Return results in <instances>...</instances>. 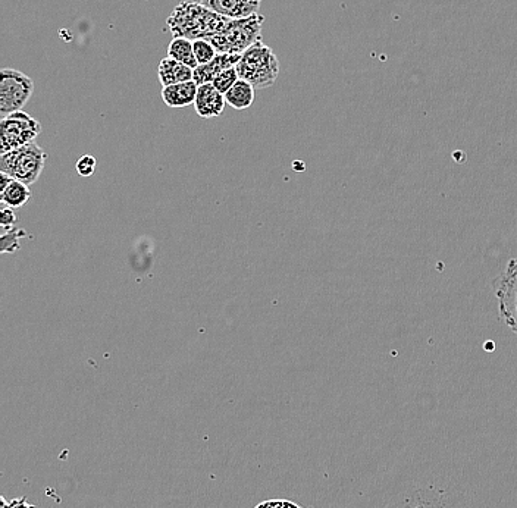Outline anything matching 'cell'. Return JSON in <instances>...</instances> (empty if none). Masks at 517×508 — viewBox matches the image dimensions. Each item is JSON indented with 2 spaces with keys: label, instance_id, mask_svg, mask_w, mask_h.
<instances>
[{
  "label": "cell",
  "instance_id": "cell-1",
  "mask_svg": "<svg viewBox=\"0 0 517 508\" xmlns=\"http://www.w3.org/2000/svg\"><path fill=\"white\" fill-rule=\"evenodd\" d=\"M227 18L206 8L202 3L183 2L175 6L166 21L169 33L174 37L191 40H209L221 30Z\"/></svg>",
  "mask_w": 517,
  "mask_h": 508
},
{
  "label": "cell",
  "instance_id": "cell-2",
  "mask_svg": "<svg viewBox=\"0 0 517 508\" xmlns=\"http://www.w3.org/2000/svg\"><path fill=\"white\" fill-rule=\"evenodd\" d=\"M265 18L256 14L243 20H230L227 18L221 30L209 39L218 53H230L241 55L249 47L262 42V25Z\"/></svg>",
  "mask_w": 517,
  "mask_h": 508
},
{
  "label": "cell",
  "instance_id": "cell-3",
  "mask_svg": "<svg viewBox=\"0 0 517 508\" xmlns=\"http://www.w3.org/2000/svg\"><path fill=\"white\" fill-rule=\"evenodd\" d=\"M235 70L241 80L249 81L255 89H268L280 75V61L271 47L258 42L241 53Z\"/></svg>",
  "mask_w": 517,
  "mask_h": 508
},
{
  "label": "cell",
  "instance_id": "cell-4",
  "mask_svg": "<svg viewBox=\"0 0 517 508\" xmlns=\"http://www.w3.org/2000/svg\"><path fill=\"white\" fill-rule=\"evenodd\" d=\"M47 153L39 144L31 143L0 156V172L11 175L30 187L36 184L45 169Z\"/></svg>",
  "mask_w": 517,
  "mask_h": 508
},
{
  "label": "cell",
  "instance_id": "cell-5",
  "mask_svg": "<svg viewBox=\"0 0 517 508\" xmlns=\"http://www.w3.org/2000/svg\"><path fill=\"white\" fill-rule=\"evenodd\" d=\"M42 124L24 111L3 116L0 122V153L12 152L27 144L36 143Z\"/></svg>",
  "mask_w": 517,
  "mask_h": 508
},
{
  "label": "cell",
  "instance_id": "cell-6",
  "mask_svg": "<svg viewBox=\"0 0 517 508\" xmlns=\"http://www.w3.org/2000/svg\"><path fill=\"white\" fill-rule=\"evenodd\" d=\"M33 92L34 83L28 75L3 68L0 72V114L8 116L23 111Z\"/></svg>",
  "mask_w": 517,
  "mask_h": 508
},
{
  "label": "cell",
  "instance_id": "cell-7",
  "mask_svg": "<svg viewBox=\"0 0 517 508\" xmlns=\"http://www.w3.org/2000/svg\"><path fill=\"white\" fill-rule=\"evenodd\" d=\"M495 297L498 300L500 316L517 335V277L509 269H504L494 282Z\"/></svg>",
  "mask_w": 517,
  "mask_h": 508
},
{
  "label": "cell",
  "instance_id": "cell-8",
  "mask_svg": "<svg viewBox=\"0 0 517 508\" xmlns=\"http://www.w3.org/2000/svg\"><path fill=\"white\" fill-rule=\"evenodd\" d=\"M263 0H200L202 5L230 20H243L259 14Z\"/></svg>",
  "mask_w": 517,
  "mask_h": 508
},
{
  "label": "cell",
  "instance_id": "cell-9",
  "mask_svg": "<svg viewBox=\"0 0 517 508\" xmlns=\"http://www.w3.org/2000/svg\"><path fill=\"white\" fill-rule=\"evenodd\" d=\"M225 105H227L225 94L219 92L212 83L199 86L196 102H194L197 115L206 119L218 118L224 114Z\"/></svg>",
  "mask_w": 517,
  "mask_h": 508
},
{
  "label": "cell",
  "instance_id": "cell-10",
  "mask_svg": "<svg viewBox=\"0 0 517 508\" xmlns=\"http://www.w3.org/2000/svg\"><path fill=\"white\" fill-rule=\"evenodd\" d=\"M241 55H230V53H218L213 58V61L206 65H199L194 70L193 80L196 81L197 86L202 84H209L218 77L221 72L230 70V68L237 67Z\"/></svg>",
  "mask_w": 517,
  "mask_h": 508
},
{
  "label": "cell",
  "instance_id": "cell-11",
  "mask_svg": "<svg viewBox=\"0 0 517 508\" xmlns=\"http://www.w3.org/2000/svg\"><path fill=\"white\" fill-rule=\"evenodd\" d=\"M197 90H199V86L194 80L174 84V86L162 89V99L169 108H187V106L194 105V102H196Z\"/></svg>",
  "mask_w": 517,
  "mask_h": 508
},
{
  "label": "cell",
  "instance_id": "cell-12",
  "mask_svg": "<svg viewBox=\"0 0 517 508\" xmlns=\"http://www.w3.org/2000/svg\"><path fill=\"white\" fill-rule=\"evenodd\" d=\"M158 75L162 87H168L193 80L194 70L166 56L159 64Z\"/></svg>",
  "mask_w": 517,
  "mask_h": 508
},
{
  "label": "cell",
  "instance_id": "cell-13",
  "mask_svg": "<svg viewBox=\"0 0 517 508\" xmlns=\"http://www.w3.org/2000/svg\"><path fill=\"white\" fill-rule=\"evenodd\" d=\"M225 100H227V105L237 111L249 109L255 102V87L249 81L238 78L237 83L225 93Z\"/></svg>",
  "mask_w": 517,
  "mask_h": 508
},
{
  "label": "cell",
  "instance_id": "cell-14",
  "mask_svg": "<svg viewBox=\"0 0 517 508\" xmlns=\"http://www.w3.org/2000/svg\"><path fill=\"white\" fill-rule=\"evenodd\" d=\"M30 199V187H28L27 184L21 183V181L14 180L8 187L0 191V202H2L6 208H24Z\"/></svg>",
  "mask_w": 517,
  "mask_h": 508
},
{
  "label": "cell",
  "instance_id": "cell-15",
  "mask_svg": "<svg viewBox=\"0 0 517 508\" xmlns=\"http://www.w3.org/2000/svg\"><path fill=\"white\" fill-rule=\"evenodd\" d=\"M168 58L175 59L181 64L196 70L199 67L196 56H194L193 42L183 37H174L168 46Z\"/></svg>",
  "mask_w": 517,
  "mask_h": 508
},
{
  "label": "cell",
  "instance_id": "cell-16",
  "mask_svg": "<svg viewBox=\"0 0 517 508\" xmlns=\"http://www.w3.org/2000/svg\"><path fill=\"white\" fill-rule=\"evenodd\" d=\"M27 232L25 230H18V228H11V230H2L0 234V243H2V253H15L20 250V238L25 237Z\"/></svg>",
  "mask_w": 517,
  "mask_h": 508
},
{
  "label": "cell",
  "instance_id": "cell-17",
  "mask_svg": "<svg viewBox=\"0 0 517 508\" xmlns=\"http://www.w3.org/2000/svg\"><path fill=\"white\" fill-rule=\"evenodd\" d=\"M194 56H196L197 64L206 65L213 61L218 52L208 40H194Z\"/></svg>",
  "mask_w": 517,
  "mask_h": 508
},
{
  "label": "cell",
  "instance_id": "cell-18",
  "mask_svg": "<svg viewBox=\"0 0 517 508\" xmlns=\"http://www.w3.org/2000/svg\"><path fill=\"white\" fill-rule=\"evenodd\" d=\"M238 78L240 77H238V72L234 67L230 68V70L221 72V74L212 81V84L219 90V92L225 94L234 86L235 83H237Z\"/></svg>",
  "mask_w": 517,
  "mask_h": 508
},
{
  "label": "cell",
  "instance_id": "cell-19",
  "mask_svg": "<svg viewBox=\"0 0 517 508\" xmlns=\"http://www.w3.org/2000/svg\"><path fill=\"white\" fill-rule=\"evenodd\" d=\"M96 165L97 162L93 156H81L77 162V172L81 175V177H92L94 171H96Z\"/></svg>",
  "mask_w": 517,
  "mask_h": 508
},
{
  "label": "cell",
  "instance_id": "cell-20",
  "mask_svg": "<svg viewBox=\"0 0 517 508\" xmlns=\"http://www.w3.org/2000/svg\"><path fill=\"white\" fill-rule=\"evenodd\" d=\"M17 221L18 218L17 215H15L14 209H2V213H0V225H2V230H11V228H15Z\"/></svg>",
  "mask_w": 517,
  "mask_h": 508
},
{
  "label": "cell",
  "instance_id": "cell-21",
  "mask_svg": "<svg viewBox=\"0 0 517 508\" xmlns=\"http://www.w3.org/2000/svg\"><path fill=\"white\" fill-rule=\"evenodd\" d=\"M9 508H36V506H31V504L27 503V497L17 498V500H12L9 503Z\"/></svg>",
  "mask_w": 517,
  "mask_h": 508
},
{
  "label": "cell",
  "instance_id": "cell-22",
  "mask_svg": "<svg viewBox=\"0 0 517 508\" xmlns=\"http://www.w3.org/2000/svg\"><path fill=\"white\" fill-rule=\"evenodd\" d=\"M506 268L509 269L510 272H513L517 277V257L516 259L510 260V262L507 263Z\"/></svg>",
  "mask_w": 517,
  "mask_h": 508
},
{
  "label": "cell",
  "instance_id": "cell-23",
  "mask_svg": "<svg viewBox=\"0 0 517 508\" xmlns=\"http://www.w3.org/2000/svg\"><path fill=\"white\" fill-rule=\"evenodd\" d=\"M0 508H9L8 501L5 500V498H0Z\"/></svg>",
  "mask_w": 517,
  "mask_h": 508
}]
</instances>
